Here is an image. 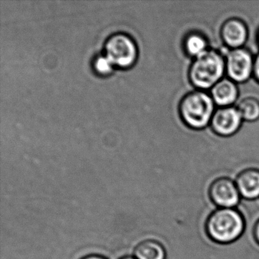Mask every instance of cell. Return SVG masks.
I'll use <instances>...</instances> for the list:
<instances>
[{
    "label": "cell",
    "mask_w": 259,
    "mask_h": 259,
    "mask_svg": "<svg viewBox=\"0 0 259 259\" xmlns=\"http://www.w3.org/2000/svg\"><path fill=\"white\" fill-rule=\"evenodd\" d=\"M225 75V56L213 48L193 59L188 70L191 84L196 90L205 92L210 91Z\"/></svg>",
    "instance_id": "obj_1"
},
{
    "label": "cell",
    "mask_w": 259,
    "mask_h": 259,
    "mask_svg": "<svg viewBox=\"0 0 259 259\" xmlns=\"http://www.w3.org/2000/svg\"><path fill=\"white\" fill-rule=\"evenodd\" d=\"M210 93L195 90L188 92L180 100L179 113L183 123L193 130H202L210 126L216 110Z\"/></svg>",
    "instance_id": "obj_2"
},
{
    "label": "cell",
    "mask_w": 259,
    "mask_h": 259,
    "mask_svg": "<svg viewBox=\"0 0 259 259\" xmlns=\"http://www.w3.org/2000/svg\"><path fill=\"white\" fill-rule=\"evenodd\" d=\"M245 219L236 208H218L206 221L207 236L219 244H230L237 240L245 230Z\"/></svg>",
    "instance_id": "obj_3"
},
{
    "label": "cell",
    "mask_w": 259,
    "mask_h": 259,
    "mask_svg": "<svg viewBox=\"0 0 259 259\" xmlns=\"http://www.w3.org/2000/svg\"><path fill=\"white\" fill-rule=\"evenodd\" d=\"M104 54L115 67L127 69L137 60V44L130 34L117 31L109 35L104 44Z\"/></svg>",
    "instance_id": "obj_4"
},
{
    "label": "cell",
    "mask_w": 259,
    "mask_h": 259,
    "mask_svg": "<svg viewBox=\"0 0 259 259\" xmlns=\"http://www.w3.org/2000/svg\"><path fill=\"white\" fill-rule=\"evenodd\" d=\"M224 56L227 78L239 84L253 77L254 57L246 48L227 50Z\"/></svg>",
    "instance_id": "obj_5"
},
{
    "label": "cell",
    "mask_w": 259,
    "mask_h": 259,
    "mask_svg": "<svg viewBox=\"0 0 259 259\" xmlns=\"http://www.w3.org/2000/svg\"><path fill=\"white\" fill-rule=\"evenodd\" d=\"M243 122L236 106L218 107L213 113L210 127L217 136L230 137L239 132Z\"/></svg>",
    "instance_id": "obj_6"
},
{
    "label": "cell",
    "mask_w": 259,
    "mask_h": 259,
    "mask_svg": "<svg viewBox=\"0 0 259 259\" xmlns=\"http://www.w3.org/2000/svg\"><path fill=\"white\" fill-rule=\"evenodd\" d=\"M209 196L218 208H235L241 198L236 183L227 177L217 179L211 183Z\"/></svg>",
    "instance_id": "obj_7"
},
{
    "label": "cell",
    "mask_w": 259,
    "mask_h": 259,
    "mask_svg": "<svg viewBox=\"0 0 259 259\" xmlns=\"http://www.w3.org/2000/svg\"><path fill=\"white\" fill-rule=\"evenodd\" d=\"M221 40L228 50L244 48L249 36L246 23L239 18H230L221 25Z\"/></svg>",
    "instance_id": "obj_8"
},
{
    "label": "cell",
    "mask_w": 259,
    "mask_h": 259,
    "mask_svg": "<svg viewBox=\"0 0 259 259\" xmlns=\"http://www.w3.org/2000/svg\"><path fill=\"white\" fill-rule=\"evenodd\" d=\"M209 93L218 107H232L239 101V86L227 77L218 81Z\"/></svg>",
    "instance_id": "obj_9"
},
{
    "label": "cell",
    "mask_w": 259,
    "mask_h": 259,
    "mask_svg": "<svg viewBox=\"0 0 259 259\" xmlns=\"http://www.w3.org/2000/svg\"><path fill=\"white\" fill-rule=\"evenodd\" d=\"M236 186L241 197L248 200L259 198V169L248 168L238 174Z\"/></svg>",
    "instance_id": "obj_10"
},
{
    "label": "cell",
    "mask_w": 259,
    "mask_h": 259,
    "mask_svg": "<svg viewBox=\"0 0 259 259\" xmlns=\"http://www.w3.org/2000/svg\"><path fill=\"white\" fill-rule=\"evenodd\" d=\"M207 37L199 32L189 33L183 40V49L186 55L192 60L202 55L210 49Z\"/></svg>",
    "instance_id": "obj_11"
},
{
    "label": "cell",
    "mask_w": 259,
    "mask_h": 259,
    "mask_svg": "<svg viewBox=\"0 0 259 259\" xmlns=\"http://www.w3.org/2000/svg\"><path fill=\"white\" fill-rule=\"evenodd\" d=\"M136 259H166V250L157 241L148 239L141 242L134 249Z\"/></svg>",
    "instance_id": "obj_12"
},
{
    "label": "cell",
    "mask_w": 259,
    "mask_h": 259,
    "mask_svg": "<svg viewBox=\"0 0 259 259\" xmlns=\"http://www.w3.org/2000/svg\"><path fill=\"white\" fill-rule=\"evenodd\" d=\"M244 122H254L259 119V100L248 96L238 101L236 105Z\"/></svg>",
    "instance_id": "obj_13"
},
{
    "label": "cell",
    "mask_w": 259,
    "mask_h": 259,
    "mask_svg": "<svg viewBox=\"0 0 259 259\" xmlns=\"http://www.w3.org/2000/svg\"><path fill=\"white\" fill-rule=\"evenodd\" d=\"M91 65H92V71L96 75L101 77L110 75L115 68L113 63L104 53L95 54L92 57Z\"/></svg>",
    "instance_id": "obj_14"
},
{
    "label": "cell",
    "mask_w": 259,
    "mask_h": 259,
    "mask_svg": "<svg viewBox=\"0 0 259 259\" xmlns=\"http://www.w3.org/2000/svg\"><path fill=\"white\" fill-rule=\"evenodd\" d=\"M253 77L259 83V53L254 57Z\"/></svg>",
    "instance_id": "obj_15"
},
{
    "label": "cell",
    "mask_w": 259,
    "mask_h": 259,
    "mask_svg": "<svg viewBox=\"0 0 259 259\" xmlns=\"http://www.w3.org/2000/svg\"><path fill=\"white\" fill-rule=\"evenodd\" d=\"M253 233H254V239H255L257 243L259 244V220L256 222L255 225H254Z\"/></svg>",
    "instance_id": "obj_16"
},
{
    "label": "cell",
    "mask_w": 259,
    "mask_h": 259,
    "mask_svg": "<svg viewBox=\"0 0 259 259\" xmlns=\"http://www.w3.org/2000/svg\"><path fill=\"white\" fill-rule=\"evenodd\" d=\"M81 259H107L104 257H102L101 255H98V254H89V255L85 256V257H82Z\"/></svg>",
    "instance_id": "obj_17"
},
{
    "label": "cell",
    "mask_w": 259,
    "mask_h": 259,
    "mask_svg": "<svg viewBox=\"0 0 259 259\" xmlns=\"http://www.w3.org/2000/svg\"><path fill=\"white\" fill-rule=\"evenodd\" d=\"M257 45H259V29H258V31H257Z\"/></svg>",
    "instance_id": "obj_18"
},
{
    "label": "cell",
    "mask_w": 259,
    "mask_h": 259,
    "mask_svg": "<svg viewBox=\"0 0 259 259\" xmlns=\"http://www.w3.org/2000/svg\"><path fill=\"white\" fill-rule=\"evenodd\" d=\"M121 259H136V258H135V257H124Z\"/></svg>",
    "instance_id": "obj_19"
}]
</instances>
